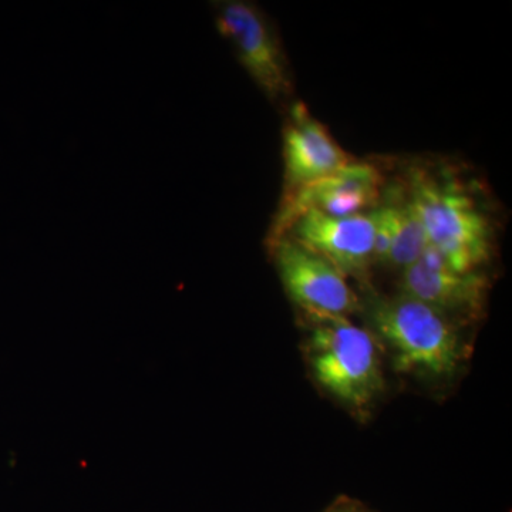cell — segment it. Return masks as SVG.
Returning <instances> with one entry per match:
<instances>
[{"label":"cell","mask_w":512,"mask_h":512,"mask_svg":"<svg viewBox=\"0 0 512 512\" xmlns=\"http://www.w3.org/2000/svg\"><path fill=\"white\" fill-rule=\"evenodd\" d=\"M367 330L400 375L431 382L453 379L467 360L460 326L416 299L373 295L362 301Z\"/></svg>","instance_id":"cell-1"},{"label":"cell","mask_w":512,"mask_h":512,"mask_svg":"<svg viewBox=\"0 0 512 512\" xmlns=\"http://www.w3.org/2000/svg\"><path fill=\"white\" fill-rule=\"evenodd\" d=\"M302 319L303 353L313 380L350 414L367 419L386 387L376 339L349 318Z\"/></svg>","instance_id":"cell-2"},{"label":"cell","mask_w":512,"mask_h":512,"mask_svg":"<svg viewBox=\"0 0 512 512\" xmlns=\"http://www.w3.org/2000/svg\"><path fill=\"white\" fill-rule=\"evenodd\" d=\"M404 194L423 225L429 247L450 268L480 271L490 261L493 224L460 181L414 165L407 173Z\"/></svg>","instance_id":"cell-3"},{"label":"cell","mask_w":512,"mask_h":512,"mask_svg":"<svg viewBox=\"0 0 512 512\" xmlns=\"http://www.w3.org/2000/svg\"><path fill=\"white\" fill-rule=\"evenodd\" d=\"M218 32L234 47L239 62L274 103L293 93L292 73L278 32L264 10L245 0L214 3Z\"/></svg>","instance_id":"cell-4"},{"label":"cell","mask_w":512,"mask_h":512,"mask_svg":"<svg viewBox=\"0 0 512 512\" xmlns=\"http://www.w3.org/2000/svg\"><path fill=\"white\" fill-rule=\"evenodd\" d=\"M268 248L286 295L302 316L350 319L362 313V299L328 259L286 235L268 242Z\"/></svg>","instance_id":"cell-5"},{"label":"cell","mask_w":512,"mask_h":512,"mask_svg":"<svg viewBox=\"0 0 512 512\" xmlns=\"http://www.w3.org/2000/svg\"><path fill=\"white\" fill-rule=\"evenodd\" d=\"M383 175L370 163H352L318 181L282 195L268 242L284 237L289 227L309 211L330 217H349L372 211L382 200Z\"/></svg>","instance_id":"cell-6"},{"label":"cell","mask_w":512,"mask_h":512,"mask_svg":"<svg viewBox=\"0 0 512 512\" xmlns=\"http://www.w3.org/2000/svg\"><path fill=\"white\" fill-rule=\"evenodd\" d=\"M488 289V278L480 271L458 272L427 247L414 264L400 272L397 292L430 306L463 328L483 318Z\"/></svg>","instance_id":"cell-7"},{"label":"cell","mask_w":512,"mask_h":512,"mask_svg":"<svg viewBox=\"0 0 512 512\" xmlns=\"http://www.w3.org/2000/svg\"><path fill=\"white\" fill-rule=\"evenodd\" d=\"M285 235L328 259L346 278L369 284L370 269L375 265V225L370 212L330 217L309 211L293 222Z\"/></svg>","instance_id":"cell-8"},{"label":"cell","mask_w":512,"mask_h":512,"mask_svg":"<svg viewBox=\"0 0 512 512\" xmlns=\"http://www.w3.org/2000/svg\"><path fill=\"white\" fill-rule=\"evenodd\" d=\"M352 161L305 104H293L284 128V195L335 173Z\"/></svg>","instance_id":"cell-9"},{"label":"cell","mask_w":512,"mask_h":512,"mask_svg":"<svg viewBox=\"0 0 512 512\" xmlns=\"http://www.w3.org/2000/svg\"><path fill=\"white\" fill-rule=\"evenodd\" d=\"M375 225L373 264L400 272L414 264L429 247L423 225L407 201L406 194L379 202L370 211Z\"/></svg>","instance_id":"cell-10"},{"label":"cell","mask_w":512,"mask_h":512,"mask_svg":"<svg viewBox=\"0 0 512 512\" xmlns=\"http://www.w3.org/2000/svg\"><path fill=\"white\" fill-rule=\"evenodd\" d=\"M336 512H359V510H353V508H343V510H338Z\"/></svg>","instance_id":"cell-11"}]
</instances>
